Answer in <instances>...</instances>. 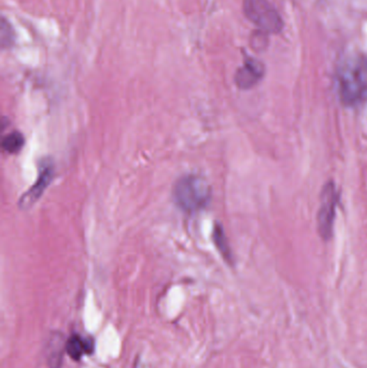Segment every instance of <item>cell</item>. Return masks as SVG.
<instances>
[{"label":"cell","instance_id":"obj_1","mask_svg":"<svg viewBox=\"0 0 367 368\" xmlns=\"http://www.w3.org/2000/svg\"><path fill=\"white\" fill-rule=\"evenodd\" d=\"M337 88L345 105L358 106L367 100V60L349 56L337 69Z\"/></svg>","mask_w":367,"mask_h":368},{"label":"cell","instance_id":"obj_2","mask_svg":"<svg viewBox=\"0 0 367 368\" xmlns=\"http://www.w3.org/2000/svg\"><path fill=\"white\" fill-rule=\"evenodd\" d=\"M173 195L175 205L182 211L194 214L206 208L210 202L211 189L203 177L187 175L177 181Z\"/></svg>","mask_w":367,"mask_h":368},{"label":"cell","instance_id":"obj_3","mask_svg":"<svg viewBox=\"0 0 367 368\" xmlns=\"http://www.w3.org/2000/svg\"><path fill=\"white\" fill-rule=\"evenodd\" d=\"M244 11L263 33H278L282 29L281 17L268 0H244Z\"/></svg>","mask_w":367,"mask_h":368},{"label":"cell","instance_id":"obj_4","mask_svg":"<svg viewBox=\"0 0 367 368\" xmlns=\"http://www.w3.org/2000/svg\"><path fill=\"white\" fill-rule=\"evenodd\" d=\"M338 200L339 193L334 182L327 183L321 194L317 216L318 232L322 239L329 240L331 237Z\"/></svg>","mask_w":367,"mask_h":368},{"label":"cell","instance_id":"obj_5","mask_svg":"<svg viewBox=\"0 0 367 368\" xmlns=\"http://www.w3.org/2000/svg\"><path fill=\"white\" fill-rule=\"evenodd\" d=\"M54 177V164L51 159H45L40 166V173L35 184L29 189L19 200V207L22 209H29L39 198L42 196L47 186H50Z\"/></svg>","mask_w":367,"mask_h":368},{"label":"cell","instance_id":"obj_6","mask_svg":"<svg viewBox=\"0 0 367 368\" xmlns=\"http://www.w3.org/2000/svg\"><path fill=\"white\" fill-rule=\"evenodd\" d=\"M263 65L253 58H248L244 62V66L238 69L235 82L237 86L242 90L253 88L260 79L263 78Z\"/></svg>","mask_w":367,"mask_h":368},{"label":"cell","instance_id":"obj_7","mask_svg":"<svg viewBox=\"0 0 367 368\" xmlns=\"http://www.w3.org/2000/svg\"><path fill=\"white\" fill-rule=\"evenodd\" d=\"M66 351L71 359L79 361L83 354L93 351V344L86 339H82L80 336H71L66 344Z\"/></svg>","mask_w":367,"mask_h":368},{"label":"cell","instance_id":"obj_8","mask_svg":"<svg viewBox=\"0 0 367 368\" xmlns=\"http://www.w3.org/2000/svg\"><path fill=\"white\" fill-rule=\"evenodd\" d=\"M213 239H214V243H216L217 248H218L222 257H224L225 261L228 263H233V255L230 246H228V238L225 236L222 226L219 225V224H217L214 226V230H213Z\"/></svg>","mask_w":367,"mask_h":368},{"label":"cell","instance_id":"obj_9","mask_svg":"<svg viewBox=\"0 0 367 368\" xmlns=\"http://www.w3.org/2000/svg\"><path fill=\"white\" fill-rule=\"evenodd\" d=\"M24 145H25V138L19 131H12L3 138V143H1L3 150L10 154L19 152Z\"/></svg>","mask_w":367,"mask_h":368},{"label":"cell","instance_id":"obj_10","mask_svg":"<svg viewBox=\"0 0 367 368\" xmlns=\"http://www.w3.org/2000/svg\"><path fill=\"white\" fill-rule=\"evenodd\" d=\"M0 33H1V38H0L1 47L3 49L10 48L15 42V31L12 29L11 25L6 21V19H3V21H1Z\"/></svg>","mask_w":367,"mask_h":368}]
</instances>
